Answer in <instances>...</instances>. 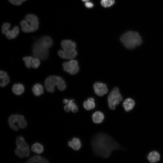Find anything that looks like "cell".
I'll use <instances>...</instances> for the list:
<instances>
[{"label":"cell","instance_id":"cell-5","mask_svg":"<svg viewBox=\"0 0 163 163\" xmlns=\"http://www.w3.org/2000/svg\"><path fill=\"white\" fill-rule=\"evenodd\" d=\"M37 17L33 14H28L25 17V20L21 21L20 25L22 30L26 33L33 32L36 30L39 27Z\"/></svg>","mask_w":163,"mask_h":163},{"label":"cell","instance_id":"cell-9","mask_svg":"<svg viewBox=\"0 0 163 163\" xmlns=\"http://www.w3.org/2000/svg\"><path fill=\"white\" fill-rule=\"evenodd\" d=\"M123 100L119 89L117 87L114 88L109 94L107 98L108 106L112 110H114L116 106L119 104Z\"/></svg>","mask_w":163,"mask_h":163},{"label":"cell","instance_id":"cell-10","mask_svg":"<svg viewBox=\"0 0 163 163\" xmlns=\"http://www.w3.org/2000/svg\"><path fill=\"white\" fill-rule=\"evenodd\" d=\"M11 25L8 23H5L2 27V33L6 35V37L9 39L16 37L19 33V27L17 26L14 27L12 29L9 30Z\"/></svg>","mask_w":163,"mask_h":163},{"label":"cell","instance_id":"cell-2","mask_svg":"<svg viewBox=\"0 0 163 163\" xmlns=\"http://www.w3.org/2000/svg\"><path fill=\"white\" fill-rule=\"evenodd\" d=\"M53 43L52 39L48 36H44L36 41L32 48V52L35 57L39 59H46L48 56L49 49Z\"/></svg>","mask_w":163,"mask_h":163},{"label":"cell","instance_id":"cell-17","mask_svg":"<svg viewBox=\"0 0 163 163\" xmlns=\"http://www.w3.org/2000/svg\"><path fill=\"white\" fill-rule=\"evenodd\" d=\"M84 108L87 110L94 109L95 107L94 99L92 97L88 98L83 103Z\"/></svg>","mask_w":163,"mask_h":163},{"label":"cell","instance_id":"cell-21","mask_svg":"<svg viewBox=\"0 0 163 163\" xmlns=\"http://www.w3.org/2000/svg\"><path fill=\"white\" fill-rule=\"evenodd\" d=\"M12 90L14 93L15 94L20 95L24 92V87L21 84H16L13 85Z\"/></svg>","mask_w":163,"mask_h":163},{"label":"cell","instance_id":"cell-6","mask_svg":"<svg viewBox=\"0 0 163 163\" xmlns=\"http://www.w3.org/2000/svg\"><path fill=\"white\" fill-rule=\"evenodd\" d=\"M45 86L46 90L50 92L54 91L55 86L61 91L64 90L66 87L64 80L59 76L54 75L49 76L46 78L45 82Z\"/></svg>","mask_w":163,"mask_h":163},{"label":"cell","instance_id":"cell-20","mask_svg":"<svg viewBox=\"0 0 163 163\" xmlns=\"http://www.w3.org/2000/svg\"><path fill=\"white\" fill-rule=\"evenodd\" d=\"M34 94L36 96L41 95L43 92V88L40 84L37 83L35 84L32 88Z\"/></svg>","mask_w":163,"mask_h":163},{"label":"cell","instance_id":"cell-14","mask_svg":"<svg viewBox=\"0 0 163 163\" xmlns=\"http://www.w3.org/2000/svg\"><path fill=\"white\" fill-rule=\"evenodd\" d=\"M69 146L74 150L77 151L81 148L82 144L80 139L76 137L73 138L68 142Z\"/></svg>","mask_w":163,"mask_h":163},{"label":"cell","instance_id":"cell-11","mask_svg":"<svg viewBox=\"0 0 163 163\" xmlns=\"http://www.w3.org/2000/svg\"><path fill=\"white\" fill-rule=\"evenodd\" d=\"M62 65L64 71L71 74H76L78 72L79 68L76 60L71 59L68 62L63 63Z\"/></svg>","mask_w":163,"mask_h":163},{"label":"cell","instance_id":"cell-3","mask_svg":"<svg viewBox=\"0 0 163 163\" xmlns=\"http://www.w3.org/2000/svg\"><path fill=\"white\" fill-rule=\"evenodd\" d=\"M120 40L124 46L129 49H134L142 43L141 37L138 33L130 31L122 35Z\"/></svg>","mask_w":163,"mask_h":163},{"label":"cell","instance_id":"cell-23","mask_svg":"<svg viewBox=\"0 0 163 163\" xmlns=\"http://www.w3.org/2000/svg\"><path fill=\"white\" fill-rule=\"evenodd\" d=\"M75 100L73 99L69 100L66 104H67L71 109V110L73 113H77L78 111V107L76 104L74 102Z\"/></svg>","mask_w":163,"mask_h":163},{"label":"cell","instance_id":"cell-25","mask_svg":"<svg viewBox=\"0 0 163 163\" xmlns=\"http://www.w3.org/2000/svg\"><path fill=\"white\" fill-rule=\"evenodd\" d=\"M40 64V59L36 57H33L31 62V67L34 68H38Z\"/></svg>","mask_w":163,"mask_h":163},{"label":"cell","instance_id":"cell-27","mask_svg":"<svg viewBox=\"0 0 163 163\" xmlns=\"http://www.w3.org/2000/svg\"><path fill=\"white\" fill-rule=\"evenodd\" d=\"M26 0H8L11 4L15 5H19Z\"/></svg>","mask_w":163,"mask_h":163},{"label":"cell","instance_id":"cell-30","mask_svg":"<svg viewBox=\"0 0 163 163\" xmlns=\"http://www.w3.org/2000/svg\"><path fill=\"white\" fill-rule=\"evenodd\" d=\"M68 101L69 100L67 99H65L63 100V102L64 104H66L68 102Z\"/></svg>","mask_w":163,"mask_h":163},{"label":"cell","instance_id":"cell-1","mask_svg":"<svg viewBox=\"0 0 163 163\" xmlns=\"http://www.w3.org/2000/svg\"><path fill=\"white\" fill-rule=\"evenodd\" d=\"M91 144L94 153L104 158H108L114 150L124 149L111 136L103 133L95 135L91 139Z\"/></svg>","mask_w":163,"mask_h":163},{"label":"cell","instance_id":"cell-7","mask_svg":"<svg viewBox=\"0 0 163 163\" xmlns=\"http://www.w3.org/2000/svg\"><path fill=\"white\" fill-rule=\"evenodd\" d=\"M17 148L15 150L16 155L20 158L28 157L30 153L29 148L21 136H18L16 140Z\"/></svg>","mask_w":163,"mask_h":163},{"label":"cell","instance_id":"cell-22","mask_svg":"<svg viewBox=\"0 0 163 163\" xmlns=\"http://www.w3.org/2000/svg\"><path fill=\"white\" fill-rule=\"evenodd\" d=\"M31 149L34 152L39 154L43 152L44 149L41 144L39 143H35L32 145Z\"/></svg>","mask_w":163,"mask_h":163},{"label":"cell","instance_id":"cell-26","mask_svg":"<svg viewBox=\"0 0 163 163\" xmlns=\"http://www.w3.org/2000/svg\"><path fill=\"white\" fill-rule=\"evenodd\" d=\"M33 58V57L32 56H25L23 59L25 62L26 66L28 68L31 67V62Z\"/></svg>","mask_w":163,"mask_h":163},{"label":"cell","instance_id":"cell-18","mask_svg":"<svg viewBox=\"0 0 163 163\" xmlns=\"http://www.w3.org/2000/svg\"><path fill=\"white\" fill-rule=\"evenodd\" d=\"M0 85L4 87L9 82V78L7 73L5 72L1 71L0 72Z\"/></svg>","mask_w":163,"mask_h":163},{"label":"cell","instance_id":"cell-28","mask_svg":"<svg viewBox=\"0 0 163 163\" xmlns=\"http://www.w3.org/2000/svg\"><path fill=\"white\" fill-rule=\"evenodd\" d=\"M85 5L88 8H91L93 6V5L91 2L88 1L85 2Z\"/></svg>","mask_w":163,"mask_h":163},{"label":"cell","instance_id":"cell-4","mask_svg":"<svg viewBox=\"0 0 163 163\" xmlns=\"http://www.w3.org/2000/svg\"><path fill=\"white\" fill-rule=\"evenodd\" d=\"M61 45L62 50L58 52L60 57L64 59H72L76 56L77 52L74 42L70 40H63L61 42Z\"/></svg>","mask_w":163,"mask_h":163},{"label":"cell","instance_id":"cell-16","mask_svg":"<svg viewBox=\"0 0 163 163\" xmlns=\"http://www.w3.org/2000/svg\"><path fill=\"white\" fill-rule=\"evenodd\" d=\"M104 114L100 111H96L92 115V118L94 123H100L102 122L104 119Z\"/></svg>","mask_w":163,"mask_h":163},{"label":"cell","instance_id":"cell-8","mask_svg":"<svg viewBox=\"0 0 163 163\" xmlns=\"http://www.w3.org/2000/svg\"><path fill=\"white\" fill-rule=\"evenodd\" d=\"M8 121L10 127L15 131L18 130V128H24L27 125V122L24 117L21 115H11L9 117Z\"/></svg>","mask_w":163,"mask_h":163},{"label":"cell","instance_id":"cell-29","mask_svg":"<svg viewBox=\"0 0 163 163\" xmlns=\"http://www.w3.org/2000/svg\"><path fill=\"white\" fill-rule=\"evenodd\" d=\"M64 108V110L67 112H69L71 110L70 108L67 104L65 106Z\"/></svg>","mask_w":163,"mask_h":163},{"label":"cell","instance_id":"cell-19","mask_svg":"<svg viewBox=\"0 0 163 163\" xmlns=\"http://www.w3.org/2000/svg\"><path fill=\"white\" fill-rule=\"evenodd\" d=\"M27 162L29 163H47L49 162V161L46 159L40 156L35 155L30 158L28 160Z\"/></svg>","mask_w":163,"mask_h":163},{"label":"cell","instance_id":"cell-13","mask_svg":"<svg viewBox=\"0 0 163 163\" xmlns=\"http://www.w3.org/2000/svg\"><path fill=\"white\" fill-rule=\"evenodd\" d=\"M135 105L134 100L130 98L125 100L123 103V106L126 112H129L132 110Z\"/></svg>","mask_w":163,"mask_h":163},{"label":"cell","instance_id":"cell-24","mask_svg":"<svg viewBox=\"0 0 163 163\" xmlns=\"http://www.w3.org/2000/svg\"><path fill=\"white\" fill-rule=\"evenodd\" d=\"M114 3V0H101V5L105 8L111 6Z\"/></svg>","mask_w":163,"mask_h":163},{"label":"cell","instance_id":"cell-31","mask_svg":"<svg viewBox=\"0 0 163 163\" xmlns=\"http://www.w3.org/2000/svg\"><path fill=\"white\" fill-rule=\"evenodd\" d=\"M89 0H82V1L84 2H86L88 1Z\"/></svg>","mask_w":163,"mask_h":163},{"label":"cell","instance_id":"cell-15","mask_svg":"<svg viewBox=\"0 0 163 163\" xmlns=\"http://www.w3.org/2000/svg\"><path fill=\"white\" fill-rule=\"evenodd\" d=\"M160 156L157 151H153L150 152L148 154L147 158L149 161L152 163L156 162L159 161Z\"/></svg>","mask_w":163,"mask_h":163},{"label":"cell","instance_id":"cell-12","mask_svg":"<svg viewBox=\"0 0 163 163\" xmlns=\"http://www.w3.org/2000/svg\"><path fill=\"white\" fill-rule=\"evenodd\" d=\"M93 87L95 93L99 96H102L106 94L108 91L106 85L102 83L97 82L95 83Z\"/></svg>","mask_w":163,"mask_h":163}]
</instances>
